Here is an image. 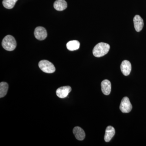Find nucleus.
<instances>
[{"instance_id": "obj_1", "label": "nucleus", "mask_w": 146, "mask_h": 146, "mask_svg": "<svg viewBox=\"0 0 146 146\" xmlns=\"http://www.w3.org/2000/svg\"><path fill=\"white\" fill-rule=\"evenodd\" d=\"M110 49L108 44L104 42L98 43L94 47L93 50V54L96 57H100L107 54Z\"/></svg>"}, {"instance_id": "obj_2", "label": "nucleus", "mask_w": 146, "mask_h": 146, "mask_svg": "<svg viewBox=\"0 0 146 146\" xmlns=\"http://www.w3.org/2000/svg\"><path fill=\"white\" fill-rule=\"evenodd\" d=\"M2 45L6 50L11 51L15 50L16 47V42L15 38L11 35H8L3 39Z\"/></svg>"}, {"instance_id": "obj_3", "label": "nucleus", "mask_w": 146, "mask_h": 146, "mask_svg": "<svg viewBox=\"0 0 146 146\" xmlns=\"http://www.w3.org/2000/svg\"><path fill=\"white\" fill-rule=\"evenodd\" d=\"M39 68L44 72L51 74L55 71V68L52 63L48 60H41L39 63Z\"/></svg>"}, {"instance_id": "obj_4", "label": "nucleus", "mask_w": 146, "mask_h": 146, "mask_svg": "<svg viewBox=\"0 0 146 146\" xmlns=\"http://www.w3.org/2000/svg\"><path fill=\"white\" fill-rule=\"evenodd\" d=\"M132 106L129 99L127 97H124L121 101L120 109L123 113H129L132 110Z\"/></svg>"}, {"instance_id": "obj_5", "label": "nucleus", "mask_w": 146, "mask_h": 146, "mask_svg": "<svg viewBox=\"0 0 146 146\" xmlns=\"http://www.w3.org/2000/svg\"><path fill=\"white\" fill-rule=\"evenodd\" d=\"M34 35L35 38L38 40H44L46 38L47 36L46 30L43 27H37L35 30Z\"/></svg>"}, {"instance_id": "obj_6", "label": "nucleus", "mask_w": 146, "mask_h": 146, "mask_svg": "<svg viewBox=\"0 0 146 146\" xmlns=\"http://www.w3.org/2000/svg\"><path fill=\"white\" fill-rule=\"evenodd\" d=\"M72 91L70 86H63L58 88L56 91V94L58 98H64L68 96V94Z\"/></svg>"}, {"instance_id": "obj_7", "label": "nucleus", "mask_w": 146, "mask_h": 146, "mask_svg": "<svg viewBox=\"0 0 146 146\" xmlns=\"http://www.w3.org/2000/svg\"><path fill=\"white\" fill-rule=\"evenodd\" d=\"M121 70L124 75L128 76L131 70V65L130 62L128 60H123L121 64Z\"/></svg>"}, {"instance_id": "obj_8", "label": "nucleus", "mask_w": 146, "mask_h": 146, "mask_svg": "<svg viewBox=\"0 0 146 146\" xmlns=\"http://www.w3.org/2000/svg\"><path fill=\"white\" fill-rule=\"evenodd\" d=\"M134 28L137 32L141 31L144 26L143 20L139 15H136L133 19Z\"/></svg>"}, {"instance_id": "obj_9", "label": "nucleus", "mask_w": 146, "mask_h": 146, "mask_svg": "<svg viewBox=\"0 0 146 146\" xmlns=\"http://www.w3.org/2000/svg\"><path fill=\"white\" fill-rule=\"evenodd\" d=\"M102 91L105 95L108 96L110 94L111 90V82L108 80H104L101 83Z\"/></svg>"}, {"instance_id": "obj_10", "label": "nucleus", "mask_w": 146, "mask_h": 146, "mask_svg": "<svg viewBox=\"0 0 146 146\" xmlns=\"http://www.w3.org/2000/svg\"><path fill=\"white\" fill-rule=\"evenodd\" d=\"M115 128L111 126H108L106 129L104 140L106 142H109L115 135Z\"/></svg>"}, {"instance_id": "obj_11", "label": "nucleus", "mask_w": 146, "mask_h": 146, "mask_svg": "<svg viewBox=\"0 0 146 146\" xmlns=\"http://www.w3.org/2000/svg\"><path fill=\"white\" fill-rule=\"evenodd\" d=\"M76 138L79 141H82L85 137V133L84 131L79 127H76L73 131Z\"/></svg>"}, {"instance_id": "obj_12", "label": "nucleus", "mask_w": 146, "mask_h": 146, "mask_svg": "<svg viewBox=\"0 0 146 146\" xmlns=\"http://www.w3.org/2000/svg\"><path fill=\"white\" fill-rule=\"evenodd\" d=\"M68 7L67 3L65 0H56L54 4V7L56 10L62 11L66 9Z\"/></svg>"}, {"instance_id": "obj_13", "label": "nucleus", "mask_w": 146, "mask_h": 146, "mask_svg": "<svg viewBox=\"0 0 146 146\" xmlns=\"http://www.w3.org/2000/svg\"><path fill=\"white\" fill-rule=\"evenodd\" d=\"M80 46V43L77 40H72L68 42L66 44L67 48L69 50L73 51L78 50Z\"/></svg>"}, {"instance_id": "obj_14", "label": "nucleus", "mask_w": 146, "mask_h": 146, "mask_svg": "<svg viewBox=\"0 0 146 146\" xmlns=\"http://www.w3.org/2000/svg\"><path fill=\"white\" fill-rule=\"evenodd\" d=\"M9 88L8 84L6 82L0 83V98L5 96L7 93Z\"/></svg>"}, {"instance_id": "obj_15", "label": "nucleus", "mask_w": 146, "mask_h": 146, "mask_svg": "<svg viewBox=\"0 0 146 146\" xmlns=\"http://www.w3.org/2000/svg\"><path fill=\"white\" fill-rule=\"evenodd\" d=\"M17 1L18 0H3V5L7 9H11L14 7Z\"/></svg>"}]
</instances>
